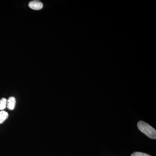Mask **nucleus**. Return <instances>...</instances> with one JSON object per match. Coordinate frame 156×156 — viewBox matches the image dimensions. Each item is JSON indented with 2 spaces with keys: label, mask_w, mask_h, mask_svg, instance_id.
I'll list each match as a JSON object with an SVG mask.
<instances>
[{
  "label": "nucleus",
  "mask_w": 156,
  "mask_h": 156,
  "mask_svg": "<svg viewBox=\"0 0 156 156\" xmlns=\"http://www.w3.org/2000/svg\"><path fill=\"white\" fill-rule=\"evenodd\" d=\"M137 126L140 131L148 137L151 139H156V130L150 125L145 122L140 121L137 123Z\"/></svg>",
  "instance_id": "obj_1"
},
{
  "label": "nucleus",
  "mask_w": 156,
  "mask_h": 156,
  "mask_svg": "<svg viewBox=\"0 0 156 156\" xmlns=\"http://www.w3.org/2000/svg\"><path fill=\"white\" fill-rule=\"evenodd\" d=\"M28 5L31 9L34 10H41L43 8V3L39 1H31L29 3Z\"/></svg>",
  "instance_id": "obj_2"
},
{
  "label": "nucleus",
  "mask_w": 156,
  "mask_h": 156,
  "mask_svg": "<svg viewBox=\"0 0 156 156\" xmlns=\"http://www.w3.org/2000/svg\"><path fill=\"white\" fill-rule=\"evenodd\" d=\"M16 103V99L13 96L9 97V99L7 100V108L10 110H13L15 108Z\"/></svg>",
  "instance_id": "obj_3"
},
{
  "label": "nucleus",
  "mask_w": 156,
  "mask_h": 156,
  "mask_svg": "<svg viewBox=\"0 0 156 156\" xmlns=\"http://www.w3.org/2000/svg\"><path fill=\"white\" fill-rule=\"evenodd\" d=\"M9 117V114L5 111L0 112V124H2Z\"/></svg>",
  "instance_id": "obj_4"
},
{
  "label": "nucleus",
  "mask_w": 156,
  "mask_h": 156,
  "mask_svg": "<svg viewBox=\"0 0 156 156\" xmlns=\"http://www.w3.org/2000/svg\"><path fill=\"white\" fill-rule=\"evenodd\" d=\"M7 99L5 98H2L0 99V110L2 111L7 106Z\"/></svg>",
  "instance_id": "obj_5"
},
{
  "label": "nucleus",
  "mask_w": 156,
  "mask_h": 156,
  "mask_svg": "<svg viewBox=\"0 0 156 156\" xmlns=\"http://www.w3.org/2000/svg\"><path fill=\"white\" fill-rule=\"evenodd\" d=\"M131 156H151L150 155L144 153L139 152H135L134 153L131 154Z\"/></svg>",
  "instance_id": "obj_6"
}]
</instances>
